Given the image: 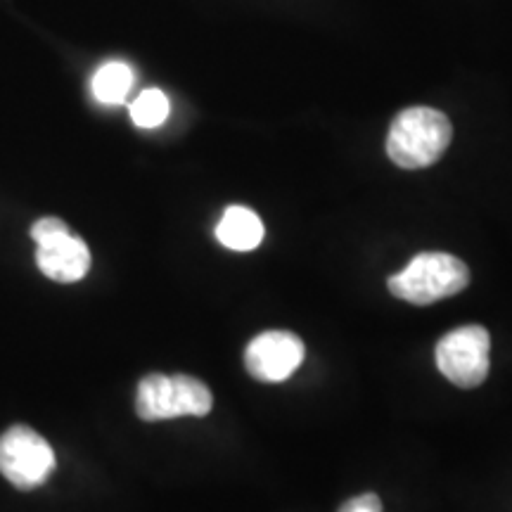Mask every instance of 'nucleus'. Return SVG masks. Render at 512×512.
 <instances>
[{"label": "nucleus", "instance_id": "nucleus-1", "mask_svg": "<svg viewBox=\"0 0 512 512\" xmlns=\"http://www.w3.org/2000/svg\"><path fill=\"white\" fill-rule=\"evenodd\" d=\"M451 138L453 126L444 112L432 107H408L392 121L387 155L401 169H425L439 162Z\"/></svg>", "mask_w": 512, "mask_h": 512}, {"label": "nucleus", "instance_id": "nucleus-2", "mask_svg": "<svg viewBox=\"0 0 512 512\" xmlns=\"http://www.w3.org/2000/svg\"><path fill=\"white\" fill-rule=\"evenodd\" d=\"M470 285V268L458 256L446 252H422L403 271L389 278V292L403 302L430 306L453 297Z\"/></svg>", "mask_w": 512, "mask_h": 512}, {"label": "nucleus", "instance_id": "nucleus-3", "mask_svg": "<svg viewBox=\"0 0 512 512\" xmlns=\"http://www.w3.org/2000/svg\"><path fill=\"white\" fill-rule=\"evenodd\" d=\"M211 406L214 396L209 387L192 375L152 373L140 380L136 392V413L145 422L183 418V415L204 418Z\"/></svg>", "mask_w": 512, "mask_h": 512}, {"label": "nucleus", "instance_id": "nucleus-4", "mask_svg": "<svg viewBox=\"0 0 512 512\" xmlns=\"http://www.w3.org/2000/svg\"><path fill=\"white\" fill-rule=\"evenodd\" d=\"M31 238L38 245L36 264L55 283H79L91 268V252L86 242L72 235L67 223L46 216L31 226Z\"/></svg>", "mask_w": 512, "mask_h": 512}, {"label": "nucleus", "instance_id": "nucleus-5", "mask_svg": "<svg viewBox=\"0 0 512 512\" xmlns=\"http://www.w3.org/2000/svg\"><path fill=\"white\" fill-rule=\"evenodd\" d=\"M491 337L482 325H463L451 330L437 344L439 373L456 387H479L489 375Z\"/></svg>", "mask_w": 512, "mask_h": 512}, {"label": "nucleus", "instance_id": "nucleus-6", "mask_svg": "<svg viewBox=\"0 0 512 512\" xmlns=\"http://www.w3.org/2000/svg\"><path fill=\"white\" fill-rule=\"evenodd\" d=\"M55 470V451L41 434L15 425L0 437V472L17 489L41 486Z\"/></svg>", "mask_w": 512, "mask_h": 512}, {"label": "nucleus", "instance_id": "nucleus-7", "mask_svg": "<svg viewBox=\"0 0 512 512\" xmlns=\"http://www.w3.org/2000/svg\"><path fill=\"white\" fill-rule=\"evenodd\" d=\"M304 342L294 332L268 330L256 335L245 349L247 373L259 382H285L304 363Z\"/></svg>", "mask_w": 512, "mask_h": 512}, {"label": "nucleus", "instance_id": "nucleus-8", "mask_svg": "<svg viewBox=\"0 0 512 512\" xmlns=\"http://www.w3.org/2000/svg\"><path fill=\"white\" fill-rule=\"evenodd\" d=\"M264 233V223L247 207H228L216 226V238L233 252H252L261 245Z\"/></svg>", "mask_w": 512, "mask_h": 512}, {"label": "nucleus", "instance_id": "nucleus-9", "mask_svg": "<svg viewBox=\"0 0 512 512\" xmlns=\"http://www.w3.org/2000/svg\"><path fill=\"white\" fill-rule=\"evenodd\" d=\"M133 88V69L126 62H107L93 76V95L102 105H121Z\"/></svg>", "mask_w": 512, "mask_h": 512}, {"label": "nucleus", "instance_id": "nucleus-10", "mask_svg": "<svg viewBox=\"0 0 512 512\" xmlns=\"http://www.w3.org/2000/svg\"><path fill=\"white\" fill-rule=\"evenodd\" d=\"M169 110V98L157 88H150V91H143L131 102V119L140 128H157L169 117Z\"/></svg>", "mask_w": 512, "mask_h": 512}, {"label": "nucleus", "instance_id": "nucleus-11", "mask_svg": "<svg viewBox=\"0 0 512 512\" xmlns=\"http://www.w3.org/2000/svg\"><path fill=\"white\" fill-rule=\"evenodd\" d=\"M339 512H382V501L375 494H361L356 498H349L339 508Z\"/></svg>", "mask_w": 512, "mask_h": 512}]
</instances>
